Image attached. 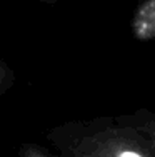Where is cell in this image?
<instances>
[{"label": "cell", "instance_id": "cell-1", "mask_svg": "<svg viewBox=\"0 0 155 157\" xmlns=\"http://www.w3.org/2000/svg\"><path fill=\"white\" fill-rule=\"evenodd\" d=\"M67 157H155L150 144L138 130L105 127L95 130H68L62 127L49 134Z\"/></svg>", "mask_w": 155, "mask_h": 157}, {"label": "cell", "instance_id": "cell-2", "mask_svg": "<svg viewBox=\"0 0 155 157\" xmlns=\"http://www.w3.org/2000/svg\"><path fill=\"white\" fill-rule=\"evenodd\" d=\"M132 32L140 42L155 40V0H143L132 18Z\"/></svg>", "mask_w": 155, "mask_h": 157}, {"label": "cell", "instance_id": "cell-3", "mask_svg": "<svg viewBox=\"0 0 155 157\" xmlns=\"http://www.w3.org/2000/svg\"><path fill=\"white\" fill-rule=\"evenodd\" d=\"M13 82H15V77H13L12 70H10L3 62H0V92L7 90L9 87H12Z\"/></svg>", "mask_w": 155, "mask_h": 157}, {"label": "cell", "instance_id": "cell-4", "mask_svg": "<svg viewBox=\"0 0 155 157\" xmlns=\"http://www.w3.org/2000/svg\"><path fill=\"white\" fill-rule=\"evenodd\" d=\"M140 132L143 137H147V142L150 144L152 151L155 152V119L153 121H147L140 125Z\"/></svg>", "mask_w": 155, "mask_h": 157}, {"label": "cell", "instance_id": "cell-5", "mask_svg": "<svg viewBox=\"0 0 155 157\" xmlns=\"http://www.w3.org/2000/svg\"><path fill=\"white\" fill-rule=\"evenodd\" d=\"M18 157H50V155L45 151H42L37 144H25L22 145Z\"/></svg>", "mask_w": 155, "mask_h": 157}, {"label": "cell", "instance_id": "cell-6", "mask_svg": "<svg viewBox=\"0 0 155 157\" xmlns=\"http://www.w3.org/2000/svg\"><path fill=\"white\" fill-rule=\"evenodd\" d=\"M40 2H47V3H52L54 0H40Z\"/></svg>", "mask_w": 155, "mask_h": 157}]
</instances>
